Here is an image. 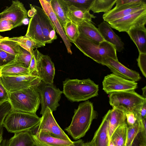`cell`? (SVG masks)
<instances>
[{
	"instance_id": "6da1fadb",
	"label": "cell",
	"mask_w": 146,
	"mask_h": 146,
	"mask_svg": "<svg viewBox=\"0 0 146 146\" xmlns=\"http://www.w3.org/2000/svg\"><path fill=\"white\" fill-rule=\"evenodd\" d=\"M97 116L93 103L88 100L85 101L75 109L71 123L65 130L74 140L79 139L85 135Z\"/></svg>"
},
{
	"instance_id": "7a4b0ae2",
	"label": "cell",
	"mask_w": 146,
	"mask_h": 146,
	"mask_svg": "<svg viewBox=\"0 0 146 146\" xmlns=\"http://www.w3.org/2000/svg\"><path fill=\"white\" fill-rule=\"evenodd\" d=\"M73 43L85 55L99 64L108 58L118 60L115 46L105 40L98 43L80 35Z\"/></svg>"
},
{
	"instance_id": "3957f363",
	"label": "cell",
	"mask_w": 146,
	"mask_h": 146,
	"mask_svg": "<svg viewBox=\"0 0 146 146\" xmlns=\"http://www.w3.org/2000/svg\"><path fill=\"white\" fill-rule=\"evenodd\" d=\"M63 93L72 102L87 101L98 95V85L89 78H67L63 82Z\"/></svg>"
},
{
	"instance_id": "277c9868",
	"label": "cell",
	"mask_w": 146,
	"mask_h": 146,
	"mask_svg": "<svg viewBox=\"0 0 146 146\" xmlns=\"http://www.w3.org/2000/svg\"><path fill=\"white\" fill-rule=\"evenodd\" d=\"M39 85L30 86L9 93V102L12 110L36 114L40 104Z\"/></svg>"
},
{
	"instance_id": "5b68a950",
	"label": "cell",
	"mask_w": 146,
	"mask_h": 146,
	"mask_svg": "<svg viewBox=\"0 0 146 146\" xmlns=\"http://www.w3.org/2000/svg\"><path fill=\"white\" fill-rule=\"evenodd\" d=\"M41 120V117L36 114L12 110L5 117L2 125L11 133L28 131L32 134L38 127Z\"/></svg>"
},
{
	"instance_id": "8992f818",
	"label": "cell",
	"mask_w": 146,
	"mask_h": 146,
	"mask_svg": "<svg viewBox=\"0 0 146 146\" xmlns=\"http://www.w3.org/2000/svg\"><path fill=\"white\" fill-rule=\"evenodd\" d=\"M146 102V98L135 90L115 92L109 94V102L113 108L123 107L127 111H133L137 118L139 119V110Z\"/></svg>"
},
{
	"instance_id": "52a82bcc",
	"label": "cell",
	"mask_w": 146,
	"mask_h": 146,
	"mask_svg": "<svg viewBox=\"0 0 146 146\" xmlns=\"http://www.w3.org/2000/svg\"><path fill=\"white\" fill-rule=\"evenodd\" d=\"M40 93L41 110L40 114L42 115L47 107L51 111H56L60 106V100L62 92L53 84H46L42 81L38 86Z\"/></svg>"
},
{
	"instance_id": "ba28073f",
	"label": "cell",
	"mask_w": 146,
	"mask_h": 146,
	"mask_svg": "<svg viewBox=\"0 0 146 146\" xmlns=\"http://www.w3.org/2000/svg\"><path fill=\"white\" fill-rule=\"evenodd\" d=\"M0 82L9 93L17 91L30 86L38 85L42 82L37 76H0Z\"/></svg>"
},
{
	"instance_id": "9c48e42d",
	"label": "cell",
	"mask_w": 146,
	"mask_h": 146,
	"mask_svg": "<svg viewBox=\"0 0 146 146\" xmlns=\"http://www.w3.org/2000/svg\"><path fill=\"white\" fill-rule=\"evenodd\" d=\"M108 23L112 28L119 32L127 33L134 27L145 26L146 23V8Z\"/></svg>"
},
{
	"instance_id": "30bf717a",
	"label": "cell",
	"mask_w": 146,
	"mask_h": 146,
	"mask_svg": "<svg viewBox=\"0 0 146 146\" xmlns=\"http://www.w3.org/2000/svg\"><path fill=\"white\" fill-rule=\"evenodd\" d=\"M103 89L107 94L125 91L135 90L137 83L111 74L104 77L102 82Z\"/></svg>"
},
{
	"instance_id": "8fae6325",
	"label": "cell",
	"mask_w": 146,
	"mask_h": 146,
	"mask_svg": "<svg viewBox=\"0 0 146 146\" xmlns=\"http://www.w3.org/2000/svg\"><path fill=\"white\" fill-rule=\"evenodd\" d=\"M34 54L36 59L38 76L46 84H53L55 74L54 64L49 56L44 55L36 48Z\"/></svg>"
},
{
	"instance_id": "7c38bea8",
	"label": "cell",
	"mask_w": 146,
	"mask_h": 146,
	"mask_svg": "<svg viewBox=\"0 0 146 146\" xmlns=\"http://www.w3.org/2000/svg\"><path fill=\"white\" fill-rule=\"evenodd\" d=\"M52 112L48 107L46 108L41 117V120L37 131H46L55 137L71 141L57 123Z\"/></svg>"
},
{
	"instance_id": "4fadbf2b",
	"label": "cell",
	"mask_w": 146,
	"mask_h": 146,
	"mask_svg": "<svg viewBox=\"0 0 146 146\" xmlns=\"http://www.w3.org/2000/svg\"><path fill=\"white\" fill-rule=\"evenodd\" d=\"M9 7H7L0 13V19H7L13 23L14 28L21 25L28 18L27 11L23 3L19 0L12 1Z\"/></svg>"
},
{
	"instance_id": "5bb4252c",
	"label": "cell",
	"mask_w": 146,
	"mask_h": 146,
	"mask_svg": "<svg viewBox=\"0 0 146 146\" xmlns=\"http://www.w3.org/2000/svg\"><path fill=\"white\" fill-rule=\"evenodd\" d=\"M101 64L108 67L114 74L124 79L136 82L141 78L138 72L128 68L118 60L108 58L104 59Z\"/></svg>"
},
{
	"instance_id": "9a60e30c",
	"label": "cell",
	"mask_w": 146,
	"mask_h": 146,
	"mask_svg": "<svg viewBox=\"0 0 146 146\" xmlns=\"http://www.w3.org/2000/svg\"><path fill=\"white\" fill-rule=\"evenodd\" d=\"M145 8L146 2L115 6L109 11L104 13L103 18L104 21L108 23L121 19Z\"/></svg>"
},
{
	"instance_id": "2e32d148",
	"label": "cell",
	"mask_w": 146,
	"mask_h": 146,
	"mask_svg": "<svg viewBox=\"0 0 146 146\" xmlns=\"http://www.w3.org/2000/svg\"><path fill=\"white\" fill-rule=\"evenodd\" d=\"M50 0H40L39 1L42 9L50 19L55 31L63 40L67 52L71 54H72L71 49L72 45L66 35L62 27L52 9L50 4Z\"/></svg>"
},
{
	"instance_id": "e0dca14e",
	"label": "cell",
	"mask_w": 146,
	"mask_h": 146,
	"mask_svg": "<svg viewBox=\"0 0 146 146\" xmlns=\"http://www.w3.org/2000/svg\"><path fill=\"white\" fill-rule=\"evenodd\" d=\"M110 110L105 115L102 122L90 141L93 146H108V134Z\"/></svg>"
},
{
	"instance_id": "ac0fdd59",
	"label": "cell",
	"mask_w": 146,
	"mask_h": 146,
	"mask_svg": "<svg viewBox=\"0 0 146 146\" xmlns=\"http://www.w3.org/2000/svg\"><path fill=\"white\" fill-rule=\"evenodd\" d=\"M38 14L45 44L51 43L57 38L56 31L48 16L43 9L34 6Z\"/></svg>"
},
{
	"instance_id": "d6986e66",
	"label": "cell",
	"mask_w": 146,
	"mask_h": 146,
	"mask_svg": "<svg viewBox=\"0 0 146 146\" xmlns=\"http://www.w3.org/2000/svg\"><path fill=\"white\" fill-rule=\"evenodd\" d=\"M98 29L104 40L114 46L118 52L123 49L124 44L112 30L109 24L104 21L98 25Z\"/></svg>"
},
{
	"instance_id": "ffe728a7",
	"label": "cell",
	"mask_w": 146,
	"mask_h": 146,
	"mask_svg": "<svg viewBox=\"0 0 146 146\" xmlns=\"http://www.w3.org/2000/svg\"><path fill=\"white\" fill-rule=\"evenodd\" d=\"M127 110L122 106H118L110 110L108 134L110 139L115 129L126 122Z\"/></svg>"
},
{
	"instance_id": "44dd1931",
	"label": "cell",
	"mask_w": 146,
	"mask_h": 146,
	"mask_svg": "<svg viewBox=\"0 0 146 146\" xmlns=\"http://www.w3.org/2000/svg\"><path fill=\"white\" fill-rule=\"evenodd\" d=\"M89 11L88 10L78 8L69 4L68 17L69 20L78 26L85 22H92V19L96 17Z\"/></svg>"
},
{
	"instance_id": "7402d4cb",
	"label": "cell",
	"mask_w": 146,
	"mask_h": 146,
	"mask_svg": "<svg viewBox=\"0 0 146 146\" xmlns=\"http://www.w3.org/2000/svg\"><path fill=\"white\" fill-rule=\"evenodd\" d=\"M31 75L28 68L15 59L0 67V76H15Z\"/></svg>"
},
{
	"instance_id": "603a6c76",
	"label": "cell",
	"mask_w": 146,
	"mask_h": 146,
	"mask_svg": "<svg viewBox=\"0 0 146 146\" xmlns=\"http://www.w3.org/2000/svg\"><path fill=\"white\" fill-rule=\"evenodd\" d=\"M127 33L136 45L139 53L146 54V29L145 26L134 27Z\"/></svg>"
},
{
	"instance_id": "cb8c5ba5",
	"label": "cell",
	"mask_w": 146,
	"mask_h": 146,
	"mask_svg": "<svg viewBox=\"0 0 146 146\" xmlns=\"http://www.w3.org/2000/svg\"><path fill=\"white\" fill-rule=\"evenodd\" d=\"M25 36L45 44L37 11V13L30 19Z\"/></svg>"
},
{
	"instance_id": "d4e9b609",
	"label": "cell",
	"mask_w": 146,
	"mask_h": 146,
	"mask_svg": "<svg viewBox=\"0 0 146 146\" xmlns=\"http://www.w3.org/2000/svg\"><path fill=\"white\" fill-rule=\"evenodd\" d=\"M80 35L94 42L100 43L105 40L98 28L90 22H85L78 26Z\"/></svg>"
},
{
	"instance_id": "484cf974",
	"label": "cell",
	"mask_w": 146,
	"mask_h": 146,
	"mask_svg": "<svg viewBox=\"0 0 146 146\" xmlns=\"http://www.w3.org/2000/svg\"><path fill=\"white\" fill-rule=\"evenodd\" d=\"M50 4L63 28L66 23L70 20L67 15L69 4L66 0H51Z\"/></svg>"
},
{
	"instance_id": "4316f807",
	"label": "cell",
	"mask_w": 146,
	"mask_h": 146,
	"mask_svg": "<svg viewBox=\"0 0 146 146\" xmlns=\"http://www.w3.org/2000/svg\"><path fill=\"white\" fill-rule=\"evenodd\" d=\"M33 134L42 142L51 146H68L74 142L72 141H69L55 137L47 131L44 130L37 131Z\"/></svg>"
},
{
	"instance_id": "83f0119b",
	"label": "cell",
	"mask_w": 146,
	"mask_h": 146,
	"mask_svg": "<svg viewBox=\"0 0 146 146\" xmlns=\"http://www.w3.org/2000/svg\"><path fill=\"white\" fill-rule=\"evenodd\" d=\"M35 142L32 136L28 131L14 134L9 140L8 146H34Z\"/></svg>"
},
{
	"instance_id": "f1b7e54d",
	"label": "cell",
	"mask_w": 146,
	"mask_h": 146,
	"mask_svg": "<svg viewBox=\"0 0 146 146\" xmlns=\"http://www.w3.org/2000/svg\"><path fill=\"white\" fill-rule=\"evenodd\" d=\"M10 40L18 43L21 47L26 50L33 55L34 54V49L36 48L43 47L45 44L34 40L25 35L19 36L9 38Z\"/></svg>"
},
{
	"instance_id": "f546056e",
	"label": "cell",
	"mask_w": 146,
	"mask_h": 146,
	"mask_svg": "<svg viewBox=\"0 0 146 146\" xmlns=\"http://www.w3.org/2000/svg\"><path fill=\"white\" fill-rule=\"evenodd\" d=\"M127 127L126 122L118 127L112 133L110 140L115 146H125Z\"/></svg>"
},
{
	"instance_id": "4dcf8cb0",
	"label": "cell",
	"mask_w": 146,
	"mask_h": 146,
	"mask_svg": "<svg viewBox=\"0 0 146 146\" xmlns=\"http://www.w3.org/2000/svg\"><path fill=\"white\" fill-rule=\"evenodd\" d=\"M9 37H3L0 35V49L15 56L19 54L21 47L17 42L10 40Z\"/></svg>"
},
{
	"instance_id": "1f68e13d",
	"label": "cell",
	"mask_w": 146,
	"mask_h": 146,
	"mask_svg": "<svg viewBox=\"0 0 146 146\" xmlns=\"http://www.w3.org/2000/svg\"><path fill=\"white\" fill-rule=\"evenodd\" d=\"M116 0H93L89 10L94 13L108 12L115 3Z\"/></svg>"
},
{
	"instance_id": "d6a6232c",
	"label": "cell",
	"mask_w": 146,
	"mask_h": 146,
	"mask_svg": "<svg viewBox=\"0 0 146 146\" xmlns=\"http://www.w3.org/2000/svg\"><path fill=\"white\" fill-rule=\"evenodd\" d=\"M66 35L70 42H74L79 36L78 26L69 20L63 28Z\"/></svg>"
},
{
	"instance_id": "836d02e7",
	"label": "cell",
	"mask_w": 146,
	"mask_h": 146,
	"mask_svg": "<svg viewBox=\"0 0 146 146\" xmlns=\"http://www.w3.org/2000/svg\"><path fill=\"white\" fill-rule=\"evenodd\" d=\"M141 131L139 122L138 121L133 125L128 126L127 129V139L125 146L131 145L133 139Z\"/></svg>"
},
{
	"instance_id": "e575fe53",
	"label": "cell",
	"mask_w": 146,
	"mask_h": 146,
	"mask_svg": "<svg viewBox=\"0 0 146 146\" xmlns=\"http://www.w3.org/2000/svg\"><path fill=\"white\" fill-rule=\"evenodd\" d=\"M32 56L30 52L21 47V52L19 54L15 56V59L23 63L26 67L28 68Z\"/></svg>"
},
{
	"instance_id": "d590c367",
	"label": "cell",
	"mask_w": 146,
	"mask_h": 146,
	"mask_svg": "<svg viewBox=\"0 0 146 146\" xmlns=\"http://www.w3.org/2000/svg\"><path fill=\"white\" fill-rule=\"evenodd\" d=\"M70 5L89 10L93 0H66Z\"/></svg>"
},
{
	"instance_id": "8d00e7d4",
	"label": "cell",
	"mask_w": 146,
	"mask_h": 146,
	"mask_svg": "<svg viewBox=\"0 0 146 146\" xmlns=\"http://www.w3.org/2000/svg\"><path fill=\"white\" fill-rule=\"evenodd\" d=\"M12 110L9 101H6L0 104V125L3 124L4 119Z\"/></svg>"
},
{
	"instance_id": "74e56055",
	"label": "cell",
	"mask_w": 146,
	"mask_h": 146,
	"mask_svg": "<svg viewBox=\"0 0 146 146\" xmlns=\"http://www.w3.org/2000/svg\"><path fill=\"white\" fill-rule=\"evenodd\" d=\"M15 56L0 49V67L4 66L14 60Z\"/></svg>"
},
{
	"instance_id": "f35d334b",
	"label": "cell",
	"mask_w": 146,
	"mask_h": 146,
	"mask_svg": "<svg viewBox=\"0 0 146 146\" xmlns=\"http://www.w3.org/2000/svg\"><path fill=\"white\" fill-rule=\"evenodd\" d=\"M131 146H146V134L140 132L133 139Z\"/></svg>"
},
{
	"instance_id": "ab89813d",
	"label": "cell",
	"mask_w": 146,
	"mask_h": 146,
	"mask_svg": "<svg viewBox=\"0 0 146 146\" xmlns=\"http://www.w3.org/2000/svg\"><path fill=\"white\" fill-rule=\"evenodd\" d=\"M137 64L143 75L146 77V54L139 53Z\"/></svg>"
},
{
	"instance_id": "60d3db41",
	"label": "cell",
	"mask_w": 146,
	"mask_h": 146,
	"mask_svg": "<svg viewBox=\"0 0 146 146\" xmlns=\"http://www.w3.org/2000/svg\"><path fill=\"white\" fill-rule=\"evenodd\" d=\"M31 135L35 142V145L34 146H51L45 144L40 141L34 134ZM84 143L82 140L79 139L76 141H74L72 144L68 146H84Z\"/></svg>"
},
{
	"instance_id": "b9f144b4",
	"label": "cell",
	"mask_w": 146,
	"mask_h": 146,
	"mask_svg": "<svg viewBox=\"0 0 146 146\" xmlns=\"http://www.w3.org/2000/svg\"><path fill=\"white\" fill-rule=\"evenodd\" d=\"M14 28L13 22L7 19H0V32L10 30Z\"/></svg>"
},
{
	"instance_id": "7bdbcfd3",
	"label": "cell",
	"mask_w": 146,
	"mask_h": 146,
	"mask_svg": "<svg viewBox=\"0 0 146 146\" xmlns=\"http://www.w3.org/2000/svg\"><path fill=\"white\" fill-rule=\"evenodd\" d=\"M28 68L31 75L38 76L36 60L34 54L32 56L30 64Z\"/></svg>"
},
{
	"instance_id": "ee69618b",
	"label": "cell",
	"mask_w": 146,
	"mask_h": 146,
	"mask_svg": "<svg viewBox=\"0 0 146 146\" xmlns=\"http://www.w3.org/2000/svg\"><path fill=\"white\" fill-rule=\"evenodd\" d=\"M126 117V123L128 126L133 125L137 121L135 113L132 111H127Z\"/></svg>"
},
{
	"instance_id": "f6af8a7d",
	"label": "cell",
	"mask_w": 146,
	"mask_h": 146,
	"mask_svg": "<svg viewBox=\"0 0 146 146\" xmlns=\"http://www.w3.org/2000/svg\"><path fill=\"white\" fill-rule=\"evenodd\" d=\"M6 101H9V93L0 82V104Z\"/></svg>"
},
{
	"instance_id": "bcb514c9",
	"label": "cell",
	"mask_w": 146,
	"mask_h": 146,
	"mask_svg": "<svg viewBox=\"0 0 146 146\" xmlns=\"http://www.w3.org/2000/svg\"><path fill=\"white\" fill-rule=\"evenodd\" d=\"M145 2L143 0H116V6Z\"/></svg>"
},
{
	"instance_id": "7dc6e473",
	"label": "cell",
	"mask_w": 146,
	"mask_h": 146,
	"mask_svg": "<svg viewBox=\"0 0 146 146\" xmlns=\"http://www.w3.org/2000/svg\"><path fill=\"white\" fill-rule=\"evenodd\" d=\"M139 116L141 120L146 118V102L141 106L139 110Z\"/></svg>"
},
{
	"instance_id": "c3c4849f",
	"label": "cell",
	"mask_w": 146,
	"mask_h": 146,
	"mask_svg": "<svg viewBox=\"0 0 146 146\" xmlns=\"http://www.w3.org/2000/svg\"><path fill=\"white\" fill-rule=\"evenodd\" d=\"M31 9L27 12V15L29 17H32L37 13V10L34 6L30 5Z\"/></svg>"
},
{
	"instance_id": "681fc988",
	"label": "cell",
	"mask_w": 146,
	"mask_h": 146,
	"mask_svg": "<svg viewBox=\"0 0 146 146\" xmlns=\"http://www.w3.org/2000/svg\"><path fill=\"white\" fill-rule=\"evenodd\" d=\"M3 127L2 125H0V143L3 139Z\"/></svg>"
},
{
	"instance_id": "f907efd6",
	"label": "cell",
	"mask_w": 146,
	"mask_h": 146,
	"mask_svg": "<svg viewBox=\"0 0 146 146\" xmlns=\"http://www.w3.org/2000/svg\"><path fill=\"white\" fill-rule=\"evenodd\" d=\"M8 140L6 139H3L0 143V146H8Z\"/></svg>"
},
{
	"instance_id": "816d5d0a",
	"label": "cell",
	"mask_w": 146,
	"mask_h": 146,
	"mask_svg": "<svg viewBox=\"0 0 146 146\" xmlns=\"http://www.w3.org/2000/svg\"><path fill=\"white\" fill-rule=\"evenodd\" d=\"M142 91V96L144 98H146V86L141 88Z\"/></svg>"
},
{
	"instance_id": "f5cc1de1",
	"label": "cell",
	"mask_w": 146,
	"mask_h": 146,
	"mask_svg": "<svg viewBox=\"0 0 146 146\" xmlns=\"http://www.w3.org/2000/svg\"><path fill=\"white\" fill-rule=\"evenodd\" d=\"M84 146H93L91 142L84 143Z\"/></svg>"
},
{
	"instance_id": "db71d44e",
	"label": "cell",
	"mask_w": 146,
	"mask_h": 146,
	"mask_svg": "<svg viewBox=\"0 0 146 146\" xmlns=\"http://www.w3.org/2000/svg\"><path fill=\"white\" fill-rule=\"evenodd\" d=\"M108 146H115L112 141L110 140Z\"/></svg>"
},
{
	"instance_id": "11a10c76",
	"label": "cell",
	"mask_w": 146,
	"mask_h": 146,
	"mask_svg": "<svg viewBox=\"0 0 146 146\" xmlns=\"http://www.w3.org/2000/svg\"><path fill=\"white\" fill-rule=\"evenodd\" d=\"M131 145H128V146H131Z\"/></svg>"
}]
</instances>
